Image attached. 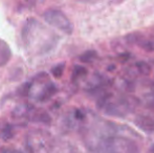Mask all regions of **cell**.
Here are the masks:
<instances>
[{"mask_svg": "<svg viewBox=\"0 0 154 153\" xmlns=\"http://www.w3.org/2000/svg\"><path fill=\"white\" fill-rule=\"evenodd\" d=\"M97 151L99 153H138V147L128 137L111 135L102 141Z\"/></svg>", "mask_w": 154, "mask_h": 153, "instance_id": "cell-1", "label": "cell"}, {"mask_svg": "<svg viewBox=\"0 0 154 153\" xmlns=\"http://www.w3.org/2000/svg\"><path fill=\"white\" fill-rule=\"evenodd\" d=\"M43 18L48 24L56 27L63 33L70 35L73 31V25L68 17L58 8H48L43 13Z\"/></svg>", "mask_w": 154, "mask_h": 153, "instance_id": "cell-2", "label": "cell"}, {"mask_svg": "<svg viewBox=\"0 0 154 153\" xmlns=\"http://www.w3.org/2000/svg\"><path fill=\"white\" fill-rule=\"evenodd\" d=\"M135 125L146 132H154V116L140 115L135 118Z\"/></svg>", "mask_w": 154, "mask_h": 153, "instance_id": "cell-3", "label": "cell"}, {"mask_svg": "<svg viewBox=\"0 0 154 153\" xmlns=\"http://www.w3.org/2000/svg\"><path fill=\"white\" fill-rule=\"evenodd\" d=\"M11 49L3 40H0V66L4 65L11 59Z\"/></svg>", "mask_w": 154, "mask_h": 153, "instance_id": "cell-4", "label": "cell"}, {"mask_svg": "<svg viewBox=\"0 0 154 153\" xmlns=\"http://www.w3.org/2000/svg\"><path fill=\"white\" fill-rule=\"evenodd\" d=\"M12 128L8 124L4 123V124L0 125V137L3 139H8L12 136V132H11Z\"/></svg>", "mask_w": 154, "mask_h": 153, "instance_id": "cell-5", "label": "cell"}, {"mask_svg": "<svg viewBox=\"0 0 154 153\" xmlns=\"http://www.w3.org/2000/svg\"><path fill=\"white\" fill-rule=\"evenodd\" d=\"M64 64H58L57 66L51 69V72H53L54 77L55 78H61L63 75V72H64Z\"/></svg>", "mask_w": 154, "mask_h": 153, "instance_id": "cell-6", "label": "cell"}, {"mask_svg": "<svg viewBox=\"0 0 154 153\" xmlns=\"http://www.w3.org/2000/svg\"><path fill=\"white\" fill-rule=\"evenodd\" d=\"M146 102H147V105H148V106L154 108V84L151 86L150 93L146 96Z\"/></svg>", "mask_w": 154, "mask_h": 153, "instance_id": "cell-7", "label": "cell"}, {"mask_svg": "<svg viewBox=\"0 0 154 153\" xmlns=\"http://www.w3.org/2000/svg\"><path fill=\"white\" fill-rule=\"evenodd\" d=\"M95 56V53L94 51H91V50H89V51H86L85 54H84L83 56H81V61H83V62H90V61H92V58Z\"/></svg>", "mask_w": 154, "mask_h": 153, "instance_id": "cell-8", "label": "cell"}, {"mask_svg": "<svg viewBox=\"0 0 154 153\" xmlns=\"http://www.w3.org/2000/svg\"><path fill=\"white\" fill-rule=\"evenodd\" d=\"M86 69L83 67H81V66H75V70H73V79H75V78H79L80 76H82V75H85L86 74Z\"/></svg>", "mask_w": 154, "mask_h": 153, "instance_id": "cell-9", "label": "cell"}, {"mask_svg": "<svg viewBox=\"0 0 154 153\" xmlns=\"http://www.w3.org/2000/svg\"><path fill=\"white\" fill-rule=\"evenodd\" d=\"M150 152L151 153H154V144L152 145V147H151V149H150Z\"/></svg>", "mask_w": 154, "mask_h": 153, "instance_id": "cell-10", "label": "cell"}]
</instances>
